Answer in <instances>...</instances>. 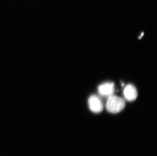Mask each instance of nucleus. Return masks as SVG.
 Listing matches in <instances>:
<instances>
[{
  "mask_svg": "<svg viewBox=\"0 0 157 156\" xmlns=\"http://www.w3.org/2000/svg\"><path fill=\"white\" fill-rule=\"evenodd\" d=\"M106 103V108L110 113H117L123 110L125 107V101L117 96H110Z\"/></svg>",
  "mask_w": 157,
  "mask_h": 156,
  "instance_id": "f257e3e1",
  "label": "nucleus"
},
{
  "mask_svg": "<svg viewBox=\"0 0 157 156\" xmlns=\"http://www.w3.org/2000/svg\"><path fill=\"white\" fill-rule=\"evenodd\" d=\"M88 103L90 109L95 113H100L103 110V104L98 96L92 95L89 98Z\"/></svg>",
  "mask_w": 157,
  "mask_h": 156,
  "instance_id": "f03ea898",
  "label": "nucleus"
},
{
  "mask_svg": "<svg viewBox=\"0 0 157 156\" xmlns=\"http://www.w3.org/2000/svg\"><path fill=\"white\" fill-rule=\"evenodd\" d=\"M114 92V86L113 83H105L98 87V92L103 97H109L113 95Z\"/></svg>",
  "mask_w": 157,
  "mask_h": 156,
  "instance_id": "7ed1b4c3",
  "label": "nucleus"
},
{
  "mask_svg": "<svg viewBox=\"0 0 157 156\" xmlns=\"http://www.w3.org/2000/svg\"><path fill=\"white\" fill-rule=\"evenodd\" d=\"M124 98L129 102H133L137 97V91L136 88L132 85H128L124 87Z\"/></svg>",
  "mask_w": 157,
  "mask_h": 156,
  "instance_id": "20e7f679",
  "label": "nucleus"
}]
</instances>
